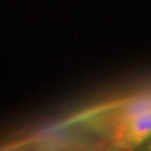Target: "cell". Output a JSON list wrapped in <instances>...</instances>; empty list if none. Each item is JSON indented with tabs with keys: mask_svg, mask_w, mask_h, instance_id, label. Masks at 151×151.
<instances>
[{
	"mask_svg": "<svg viewBox=\"0 0 151 151\" xmlns=\"http://www.w3.org/2000/svg\"><path fill=\"white\" fill-rule=\"evenodd\" d=\"M146 147H147L146 149H148V150H151V141H149V143L147 144V145H146Z\"/></svg>",
	"mask_w": 151,
	"mask_h": 151,
	"instance_id": "2",
	"label": "cell"
},
{
	"mask_svg": "<svg viewBox=\"0 0 151 151\" xmlns=\"http://www.w3.org/2000/svg\"><path fill=\"white\" fill-rule=\"evenodd\" d=\"M151 137V109L122 121L121 138L127 144L135 146Z\"/></svg>",
	"mask_w": 151,
	"mask_h": 151,
	"instance_id": "1",
	"label": "cell"
}]
</instances>
